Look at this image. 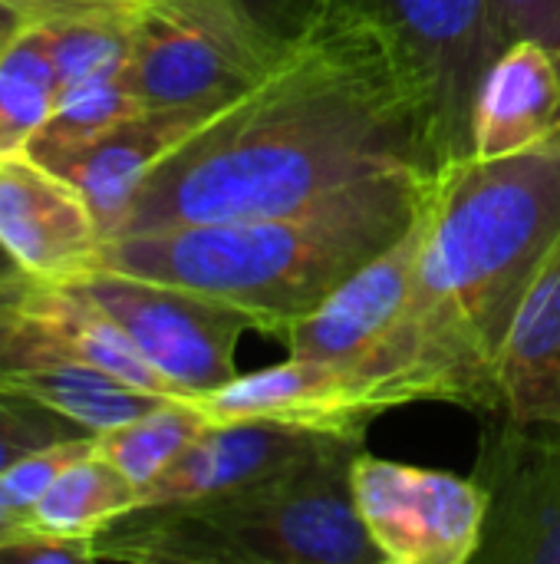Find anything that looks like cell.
Here are the masks:
<instances>
[{
  "label": "cell",
  "instance_id": "obj_27",
  "mask_svg": "<svg viewBox=\"0 0 560 564\" xmlns=\"http://www.w3.org/2000/svg\"><path fill=\"white\" fill-rule=\"evenodd\" d=\"M26 26H33L30 23V17L23 13V10H17L13 3H7V0H0V53L26 30Z\"/></svg>",
  "mask_w": 560,
  "mask_h": 564
},
{
  "label": "cell",
  "instance_id": "obj_20",
  "mask_svg": "<svg viewBox=\"0 0 560 564\" xmlns=\"http://www.w3.org/2000/svg\"><path fill=\"white\" fill-rule=\"evenodd\" d=\"M132 10H89L36 23L46 40L59 93L96 79H116L122 73L132 46Z\"/></svg>",
  "mask_w": 560,
  "mask_h": 564
},
{
  "label": "cell",
  "instance_id": "obj_7",
  "mask_svg": "<svg viewBox=\"0 0 560 564\" xmlns=\"http://www.w3.org/2000/svg\"><path fill=\"white\" fill-rule=\"evenodd\" d=\"M185 400L208 397L238 377L234 350L257 321L211 294L96 268L76 281Z\"/></svg>",
  "mask_w": 560,
  "mask_h": 564
},
{
  "label": "cell",
  "instance_id": "obj_25",
  "mask_svg": "<svg viewBox=\"0 0 560 564\" xmlns=\"http://www.w3.org/2000/svg\"><path fill=\"white\" fill-rule=\"evenodd\" d=\"M505 43L518 36H545L560 43V0H492Z\"/></svg>",
  "mask_w": 560,
  "mask_h": 564
},
{
  "label": "cell",
  "instance_id": "obj_18",
  "mask_svg": "<svg viewBox=\"0 0 560 564\" xmlns=\"http://www.w3.org/2000/svg\"><path fill=\"white\" fill-rule=\"evenodd\" d=\"M208 426L211 416L195 400L172 397L122 426L96 433V453L135 482L142 496V489L158 479Z\"/></svg>",
  "mask_w": 560,
  "mask_h": 564
},
{
  "label": "cell",
  "instance_id": "obj_9",
  "mask_svg": "<svg viewBox=\"0 0 560 564\" xmlns=\"http://www.w3.org/2000/svg\"><path fill=\"white\" fill-rule=\"evenodd\" d=\"M472 479L488 496L479 564H560V423L485 413Z\"/></svg>",
  "mask_w": 560,
  "mask_h": 564
},
{
  "label": "cell",
  "instance_id": "obj_24",
  "mask_svg": "<svg viewBox=\"0 0 560 564\" xmlns=\"http://www.w3.org/2000/svg\"><path fill=\"white\" fill-rule=\"evenodd\" d=\"M96 562V542L89 535H63L30 525L17 539L0 545V564H79Z\"/></svg>",
  "mask_w": 560,
  "mask_h": 564
},
{
  "label": "cell",
  "instance_id": "obj_26",
  "mask_svg": "<svg viewBox=\"0 0 560 564\" xmlns=\"http://www.w3.org/2000/svg\"><path fill=\"white\" fill-rule=\"evenodd\" d=\"M7 3L23 10L30 17V23H43V20L89 13V10H132L142 0H7Z\"/></svg>",
  "mask_w": 560,
  "mask_h": 564
},
{
  "label": "cell",
  "instance_id": "obj_1",
  "mask_svg": "<svg viewBox=\"0 0 560 564\" xmlns=\"http://www.w3.org/2000/svg\"><path fill=\"white\" fill-rule=\"evenodd\" d=\"M409 169L436 172L409 69L370 20L314 0L281 63L149 172L109 238L281 215Z\"/></svg>",
  "mask_w": 560,
  "mask_h": 564
},
{
  "label": "cell",
  "instance_id": "obj_3",
  "mask_svg": "<svg viewBox=\"0 0 560 564\" xmlns=\"http://www.w3.org/2000/svg\"><path fill=\"white\" fill-rule=\"evenodd\" d=\"M436 172H389L304 208L106 238L96 268L211 294L281 337L419 215Z\"/></svg>",
  "mask_w": 560,
  "mask_h": 564
},
{
  "label": "cell",
  "instance_id": "obj_14",
  "mask_svg": "<svg viewBox=\"0 0 560 564\" xmlns=\"http://www.w3.org/2000/svg\"><path fill=\"white\" fill-rule=\"evenodd\" d=\"M560 145V43L518 36L488 66L472 116V155L505 159Z\"/></svg>",
  "mask_w": 560,
  "mask_h": 564
},
{
  "label": "cell",
  "instance_id": "obj_5",
  "mask_svg": "<svg viewBox=\"0 0 560 564\" xmlns=\"http://www.w3.org/2000/svg\"><path fill=\"white\" fill-rule=\"evenodd\" d=\"M287 40L241 0H142L116 79L145 109H224L281 63Z\"/></svg>",
  "mask_w": 560,
  "mask_h": 564
},
{
  "label": "cell",
  "instance_id": "obj_10",
  "mask_svg": "<svg viewBox=\"0 0 560 564\" xmlns=\"http://www.w3.org/2000/svg\"><path fill=\"white\" fill-rule=\"evenodd\" d=\"M429 202L432 182L413 225L386 251L353 271L314 314H307L284 334L290 357L340 364L353 370L386 337L419 271V254L429 231Z\"/></svg>",
  "mask_w": 560,
  "mask_h": 564
},
{
  "label": "cell",
  "instance_id": "obj_29",
  "mask_svg": "<svg viewBox=\"0 0 560 564\" xmlns=\"http://www.w3.org/2000/svg\"><path fill=\"white\" fill-rule=\"evenodd\" d=\"M33 522H30V516H20V512H7V509H0V545L3 542H10V539H17L20 532H26Z\"/></svg>",
  "mask_w": 560,
  "mask_h": 564
},
{
  "label": "cell",
  "instance_id": "obj_13",
  "mask_svg": "<svg viewBox=\"0 0 560 564\" xmlns=\"http://www.w3.org/2000/svg\"><path fill=\"white\" fill-rule=\"evenodd\" d=\"M221 109H139L96 135L92 142L59 155L46 169L79 192L89 205L102 238H109L125 215L132 195L149 178V172L178 149L191 132H198Z\"/></svg>",
  "mask_w": 560,
  "mask_h": 564
},
{
  "label": "cell",
  "instance_id": "obj_8",
  "mask_svg": "<svg viewBox=\"0 0 560 564\" xmlns=\"http://www.w3.org/2000/svg\"><path fill=\"white\" fill-rule=\"evenodd\" d=\"M356 512L386 564L475 562L488 496L469 476L370 456L353 463Z\"/></svg>",
  "mask_w": 560,
  "mask_h": 564
},
{
  "label": "cell",
  "instance_id": "obj_12",
  "mask_svg": "<svg viewBox=\"0 0 560 564\" xmlns=\"http://www.w3.org/2000/svg\"><path fill=\"white\" fill-rule=\"evenodd\" d=\"M327 436L330 433L271 420L211 423L158 479L142 489L139 509L248 489L307 459Z\"/></svg>",
  "mask_w": 560,
  "mask_h": 564
},
{
  "label": "cell",
  "instance_id": "obj_4",
  "mask_svg": "<svg viewBox=\"0 0 560 564\" xmlns=\"http://www.w3.org/2000/svg\"><path fill=\"white\" fill-rule=\"evenodd\" d=\"M363 436L330 433L307 459L238 492L132 509L92 535L96 558L182 564H386L353 499Z\"/></svg>",
  "mask_w": 560,
  "mask_h": 564
},
{
  "label": "cell",
  "instance_id": "obj_23",
  "mask_svg": "<svg viewBox=\"0 0 560 564\" xmlns=\"http://www.w3.org/2000/svg\"><path fill=\"white\" fill-rule=\"evenodd\" d=\"M92 449H96V433L63 440V443L26 453L23 459H17L13 466H7L0 473V509L30 516L33 506L40 502V496L56 482V476L69 463H76L79 456H86Z\"/></svg>",
  "mask_w": 560,
  "mask_h": 564
},
{
  "label": "cell",
  "instance_id": "obj_17",
  "mask_svg": "<svg viewBox=\"0 0 560 564\" xmlns=\"http://www.w3.org/2000/svg\"><path fill=\"white\" fill-rule=\"evenodd\" d=\"M132 509H139V486L92 449L56 476V482L33 506L30 522L50 532L92 539Z\"/></svg>",
  "mask_w": 560,
  "mask_h": 564
},
{
  "label": "cell",
  "instance_id": "obj_11",
  "mask_svg": "<svg viewBox=\"0 0 560 564\" xmlns=\"http://www.w3.org/2000/svg\"><path fill=\"white\" fill-rule=\"evenodd\" d=\"M0 241L46 284L96 271L102 231L73 185L33 159L0 162Z\"/></svg>",
  "mask_w": 560,
  "mask_h": 564
},
{
  "label": "cell",
  "instance_id": "obj_22",
  "mask_svg": "<svg viewBox=\"0 0 560 564\" xmlns=\"http://www.w3.org/2000/svg\"><path fill=\"white\" fill-rule=\"evenodd\" d=\"M89 433L92 430H86L83 423L69 420L66 413H59L33 397L0 390V473L33 449L53 446L63 440H76V436H89Z\"/></svg>",
  "mask_w": 560,
  "mask_h": 564
},
{
  "label": "cell",
  "instance_id": "obj_16",
  "mask_svg": "<svg viewBox=\"0 0 560 564\" xmlns=\"http://www.w3.org/2000/svg\"><path fill=\"white\" fill-rule=\"evenodd\" d=\"M502 413L560 423V235L551 241L498 364Z\"/></svg>",
  "mask_w": 560,
  "mask_h": 564
},
{
  "label": "cell",
  "instance_id": "obj_21",
  "mask_svg": "<svg viewBox=\"0 0 560 564\" xmlns=\"http://www.w3.org/2000/svg\"><path fill=\"white\" fill-rule=\"evenodd\" d=\"M139 109H142L139 99L119 79H96V83L73 86L59 93L56 109L30 139L26 159L46 169L59 155L92 142L96 135H102L106 129H112L116 122H122Z\"/></svg>",
  "mask_w": 560,
  "mask_h": 564
},
{
  "label": "cell",
  "instance_id": "obj_19",
  "mask_svg": "<svg viewBox=\"0 0 560 564\" xmlns=\"http://www.w3.org/2000/svg\"><path fill=\"white\" fill-rule=\"evenodd\" d=\"M59 79L40 26H26L0 53V162L26 155L30 139L50 119Z\"/></svg>",
  "mask_w": 560,
  "mask_h": 564
},
{
  "label": "cell",
  "instance_id": "obj_6",
  "mask_svg": "<svg viewBox=\"0 0 560 564\" xmlns=\"http://www.w3.org/2000/svg\"><path fill=\"white\" fill-rule=\"evenodd\" d=\"M370 20L409 69L436 172L472 155L479 86L505 50L492 0H320Z\"/></svg>",
  "mask_w": 560,
  "mask_h": 564
},
{
  "label": "cell",
  "instance_id": "obj_2",
  "mask_svg": "<svg viewBox=\"0 0 560 564\" xmlns=\"http://www.w3.org/2000/svg\"><path fill=\"white\" fill-rule=\"evenodd\" d=\"M558 235L560 145L439 169L413 291L350 370L360 413L413 403L502 413V350Z\"/></svg>",
  "mask_w": 560,
  "mask_h": 564
},
{
  "label": "cell",
  "instance_id": "obj_28",
  "mask_svg": "<svg viewBox=\"0 0 560 564\" xmlns=\"http://www.w3.org/2000/svg\"><path fill=\"white\" fill-rule=\"evenodd\" d=\"M33 274L3 248V241H0V291H10V288H17V284H23V281H30Z\"/></svg>",
  "mask_w": 560,
  "mask_h": 564
},
{
  "label": "cell",
  "instance_id": "obj_15",
  "mask_svg": "<svg viewBox=\"0 0 560 564\" xmlns=\"http://www.w3.org/2000/svg\"><path fill=\"white\" fill-rule=\"evenodd\" d=\"M195 403L211 416V423L271 420L347 436H366L370 426V420L356 406L350 370L340 364L300 357L248 377H234L231 383L208 397H198Z\"/></svg>",
  "mask_w": 560,
  "mask_h": 564
}]
</instances>
